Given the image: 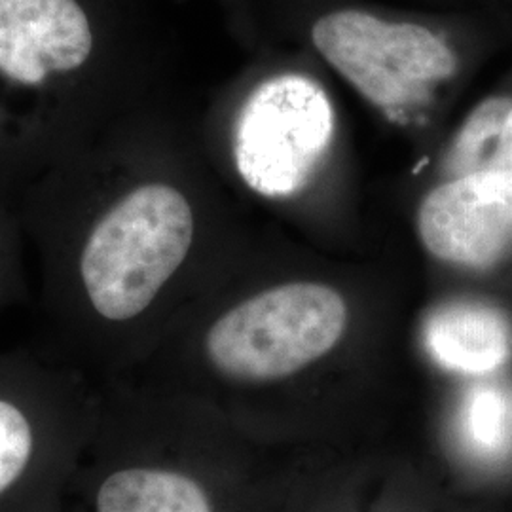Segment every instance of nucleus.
Segmentation results:
<instances>
[{
  "mask_svg": "<svg viewBox=\"0 0 512 512\" xmlns=\"http://www.w3.org/2000/svg\"><path fill=\"white\" fill-rule=\"evenodd\" d=\"M418 232L433 256L488 270L512 255V171H482L433 188L420 205Z\"/></svg>",
  "mask_w": 512,
  "mask_h": 512,
  "instance_id": "obj_7",
  "label": "nucleus"
},
{
  "mask_svg": "<svg viewBox=\"0 0 512 512\" xmlns=\"http://www.w3.org/2000/svg\"><path fill=\"white\" fill-rule=\"evenodd\" d=\"M334 137L329 95L308 76L281 74L256 86L241 105L232 154L241 181L266 198L302 190Z\"/></svg>",
  "mask_w": 512,
  "mask_h": 512,
  "instance_id": "obj_6",
  "label": "nucleus"
},
{
  "mask_svg": "<svg viewBox=\"0 0 512 512\" xmlns=\"http://www.w3.org/2000/svg\"><path fill=\"white\" fill-rule=\"evenodd\" d=\"M346 327L342 294L319 283H289L217 313L203 329L198 351L222 382H270L327 355Z\"/></svg>",
  "mask_w": 512,
  "mask_h": 512,
  "instance_id": "obj_4",
  "label": "nucleus"
},
{
  "mask_svg": "<svg viewBox=\"0 0 512 512\" xmlns=\"http://www.w3.org/2000/svg\"><path fill=\"white\" fill-rule=\"evenodd\" d=\"M423 342L446 370L488 374L509 361L512 327L501 311L488 304L454 302L429 313Z\"/></svg>",
  "mask_w": 512,
  "mask_h": 512,
  "instance_id": "obj_8",
  "label": "nucleus"
},
{
  "mask_svg": "<svg viewBox=\"0 0 512 512\" xmlns=\"http://www.w3.org/2000/svg\"><path fill=\"white\" fill-rule=\"evenodd\" d=\"M459 435L480 458H499L512 444V395L497 385H478L459 410Z\"/></svg>",
  "mask_w": 512,
  "mask_h": 512,
  "instance_id": "obj_10",
  "label": "nucleus"
},
{
  "mask_svg": "<svg viewBox=\"0 0 512 512\" xmlns=\"http://www.w3.org/2000/svg\"><path fill=\"white\" fill-rule=\"evenodd\" d=\"M133 169L107 126L14 198L37 260L42 353L97 384L126 378L200 238L186 190Z\"/></svg>",
  "mask_w": 512,
  "mask_h": 512,
  "instance_id": "obj_1",
  "label": "nucleus"
},
{
  "mask_svg": "<svg viewBox=\"0 0 512 512\" xmlns=\"http://www.w3.org/2000/svg\"><path fill=\"white\" fill-rule=\"evenodd\" d=\"M25 234L14 202L0 192V321L29 300Z\"/></svg>",
  "mask_w": 512,
  "mask_h": 512,
  "instance_id": "obj_11",
  "label": "nucleus"
},
{
  "mask_svg": "<svg viewBox=\"0 0 512 512\" xmlns=\"http://www.w3.org/2000/svg\"><path fill=\"white\" fill-rule=\"evenodd\" d=\"M109 12L103 0H0V192L109 126Z\"/></svg>",
  "mask_w": 512,
  "mask_h": 512,
  "instance_id": "obj_2",
  "label": "nucleus"
},
{
  "mask_svg": "<svg viewBox=\"0 0 512 512\" xmlns=\"http://www.w3.org/2000/svg\"><path fill=\"white\" fill-rule=\"evenodd\" d=\"M61 512H84L82 511V509H80V507H78V505H76V503H73V501H69V503H67V505H65V509H63V511Z\"/></svg>",
  "mask_w": 512,
  "mask_h": 512,
  "instance_id": "obj_12",
  "label": "nucleus"
},
{
  "mask_svg": "<svg viewBox=\"0 0 512 512\" xmlns=\"http://www.w3.org/2000/svg\"><path fill=\"white\" fill-rule=\"evenodd\" d=\"M99 384L27 349L0 353V512H61L92 433Z\"/></svg>",
  "mask_w": 512,
  "mask_h": 512,
  "instance_id": "obj_3",
  "label": "nucleus"
},
{
  "mask_svg": "<svg viewBox=\"0 0 512 512\" xmlns=\"http://www.w3.org/2000/svg\"><path fill=\"white\" fill-rule=\"evenodd\" d=\"M482 171H512V93L482 99L444 154L446 181Z\"/></svg>",
  "mask_w": 512,
  "mask_h": 512,
  "instance_id": "obj_9",
  "label": "nucleus"
},
{
  "mask_svg": "<svg viewBox=\"0 0 512 512\" xmlns=\"http://www.w3.org/2000/svg\"><path fill=\"white\" fill-rule=\"evenodd\" d=\"M311 38L319 54L389 116L412 110L437 84L458 73L456 52L416 23L342 10L317 19Z\"/></svg>",
  "mask_w": 512,
  "mask_h": 512,
  "instance_id": "obj_5",
  "label": "nucleus"
}]
</instances>
